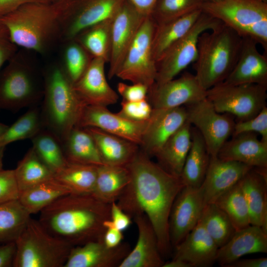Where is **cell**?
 <instances>
[{
  "label": "cell",
  "instance_id": "91938a15",
  "mask_svg": "<svg viewBox=\"0 0 267 267\" xmlns=\"http://www.w3.org/2000/svg\"><path fill=\"white\" fill-rule=\"evenodd\" d=\"M8 127V126L0 123V136L4 133Z\"/></svg>",
  "mask_w": 267,
  "mask_h": 267
},
{
  "label": "cell",
  "instance_id": "816d5d0a",
  "mask_svg": "<svg viewBox=\"0 0 267 267\" xmlns=\"http://www.w3.org/2000/svg\"><path fill=\"white\" fill-rule=\"evenodd\" d=\"M104 226L106 229L103 242L108 248H114L119 245L124 239L123 231L116 228L110 219L105 221Z\"/></svg>",
  "mask_w": 267,
  "mask_h": 267
},
{
  "label": "cell",
  "instance_id": "7a4b0ae2",
  "mask_svg": "<svg viewBox=\"0 0 267 267\" xmlns=\"http://www.w3.org/2000/svg\"><path fill=\"white\" fill-rule=\"evenodd\" d=\"M111 204L91 194L70 193L40 212L39 221L51 234L73 246L103 241L105 221L110 219Z\"/></svg>",
  "mask_w": 267,
  "mask_h": 267
},
{
  "label": "cell",
  "instance_id": "c3c4849f",
  "mask_svg": "<svg viewBox=\"0 0 267 267\" xmlns=\"http://www.w3.org/2000/svg\"><path fill=\"white\" fill-rule=\"evenodd\" d=\"M149 88L141 83H133L129 85L123 82L118 83L117 90L123 97V100L135 101L147 98Z\"/></svg>",
  "mask_w": 267,
  "mask_h": 267
},
{
  "label": "cell",
  "instance_id": "e575fe53",
  "mask_svg": "<svg viewBox=\"0 0 267 267\" xmlns=\"http://www.w3.org/2000/svg\"><path fill=\"white\" fill-rule=\"evenodd\" d=\"M97 170V166L67 162L53 175V178L70 190L71 193L91 194Z\"/></svg>",
  "mask_w": 267,
  "mask_h": 267
},
{
  "label": "cell",
  "instance_id": "836d02e7",
  "mask_svg": "<svg viewBox=\"0 0 267 267\" xmlns=\"http://www.w3.org/2000/svg\"><path fill=\"white\" fill-rule=\"evenodd\" d=\"M70 193V190L53 177L21 192L18 200L32 215L40 213L58 198Z\"/></svg>",
  "mask_w": 267,
  "mask_h": 267
},
{
  "label": "cell",
  "instance_id": "b9f144b4",
  "mask_svg": "<svg viewBox=\"0 0 267 267\" xmlns=\"http://www.w3.org/2000/svg\"><path fill=\"white\" fill-rule=\"evenodd\" d=\"M44 128L40 106L31 107L12 125L8 126L0 136V146L5 147L16 141L32 138Z\"/></svg>",
  "mask_w": 267,
  "mask_h": 267
},
{
  "label": "cell",
  "instance_id": "ba28073f",
  "mask_svg": "<svg viewBox=\"0 0 267 267\" xmlns=\"http://www.w3.org/2000/svg\"><path fill=\"white\" fill-rule=\"evenodd\" d=\"M15 242L14 267H63L73 247L32 218Z\"/></svg>",
  "mask_w": 267,
  "mask_h": 267
},
{
  "label": "cell",
  "instance_id": "ffe728a7",
  "mask_svg": "<svg viewBox=\"0 0 267 267\" xmlns=\"http://www.w3.org/2000/svg\"><path fill=\"white\" fill-rule=\"evenodd\" d=\"M253 168L238 162L210 156L207 171L200 186L205 205L214 203L220 196L235 185Z\"/></svg>",
  "mask_w": 267,
  "mask_h": 267
},
{
  "label": "cell",
  "instance_id": "2e32d148",
  "mask_svg": "<svg viewBox=\"0 0 267 267\" xmlns=\"http://www.w3.org/2000/svg\"><path fill=\"white\" fill-rule=\"evenodd\" d=\"M149 102L154 109H171L187 105L206 98L207 90L201 86L195 75L184 73L161 84L149 88Z\"/></svg>",
  "mask_w": 267,
  "mask_h": 267
},
{
  "label": "cell",
  "instance_id": "9f6ffc18",
  "mask_svg": "<svg viewBox=\"0 0 267 267\" xmlns=\"http://www.w3.org/2000/svg\"><path fill=\"white\" fill-rule=\"evenodd\" d=\"M145 17L150 16L158 0H127Z\"/></svg>",
  "mask_w": 267,
  "mask_h": 267
},
{
  "label": "cell",
  "instance_id": "1f68e13d",
  "mask_svg": "<svg viewBox=\"0 0 267 267\" xmlns=\"http://www.w3.org/2000/svg\"><path fill=\"white\" fill-rule=\"evenodd\" d=\"M202 12L201 9H197L182 17L156 26L152 51L156 64L167 50L190 30Z\"/></svg>",
  "mask_w": 267,
  "mask_h": 267
},
{
  "label": "cell",
  "instance_id": "8fae6325",
  "mask_svg": "<svg viewBox=\"0 0 267 267\" xmlns=\"http://www.w3.org/2000/svg\"><path fill=\"white\" fill-rule=\"evenodd\" d=\"M218 19L202 11L190 30L174 44L157 62L155 84L159 85L175 78L197 57L198 38L204 32L221 24Z\"/></svg>",
  "mask_w": 267,
  "mask_h": 267
},
{
  "label": "cell",
  "instance_id": "30bf717a",
  "mask_svg": "<svg viewBox=\"0 0 267 267\" xmlns=\"http://www.w3.org/2000/svg\"><path fill=\"white\" fill-rule=\"evenodd\" d=\"M156 24L145 17L127 51L116 76L132 83H141L149 88L155 83L156 62L152 51Z\"/></svg>",
  "mask_w": 267,
  "mask_h": 267
},
{
  "label": "cell",
  "instance_id": "8992f818",
  "mask_svg": "<svg viewBox=\"0 0 267 267\" xmlns=\"http://www.w3.org/2000/svg\"><path fill=\"white\" fill-rule=\"evenodd\" d=\"M43 95V72L25 53L17 51L0 72V109L16 112L39 105Z\"/></svg>",
  "mask_w": 267,
  "mask_h": 267
},
{
  "label": "cell",
  "instance_id": "f5cc1de1",
  "mask_svg": "<svg viewBox=\"0 0 267 267\" xmlns=\"http://www.w3.org/2000/svg\"><path fill=\"white\" fill-rule=\"evenodd\" d=\"M16 253L15 242H10L0 246V267H13Z\"/></svg>",
  "mask_w": 267,
  "mask_h": 267
},
{
  "label": "cell",
  "instance_id": "bcb514c9",
  "mask_svg": "<svg viewBox=\"0 0 267 267\" xmlns=\"http://www.w3.org/2000/svg\"><path fill=\"white\" fill-rule=\"evenodd\" d=\"M152 110L147 98L135 101L123 100L121 102V108L117 114L131 121L144 122L149 119Z\"/></svg>",
  "mask_w": 267,
  "mask_h": 267
},
{
  "label": "cell",
  "instance_id": "44dd1931",
  "mask_svg": "<svg viewBox=\"0 0 267 267\" xmlns=\"http://www.w3.org/2000/svg\"><path fill=\"white\" fill-rule=\"evenodd\" d=\"M131 250L126 242L108 248L103 241L88 242L72 248L63 267H119Z\"/></svg>",
  "mask_w": 267,
  "mask_h": 267
},
{
  "label": "cell",
  "instance_id": "5b68a950",
  "mask_svg": "<svg viewBox=\"0 0 267 267\" xmlns=\"http://www.w3.org/2000/svg\"><path fill=\"white\" fill-rule=\"evenodd\" d=\"M242 40L223 23L200 35L193 68L194 75L206 90L224 82L228 76L237 61Z\"/></svg>",
  "mask_w": 267,
  "mask_h": 267
},
{
  "label": "cell",
  "instance_id": "60d3db41",
  "mask_svg": "<svg viewBox=\"0 0 267 267\" xmlns=\"http://www.w3.org/2000/svg\"><path fill=\"white\" fill-rule=\"evenodd\" d=\"M200 221L219 248L236 232L228 216L214 203L205 205Z\"/></svg>",
  "mask_w": 267,
  "mask_h": 267
},
{
  "label": "cell",
  "instance_id": "7dc6e473",
  "mask_svg": "<svg viewBox=\"0 0 267 267\" xmlns=\"http://www.w3.org/2000/svg\"><path fill=\"white\" fill-rule=\"evenodd\" d=\"M19 196L14 170L0 171V204L18 199Z\"/></svg>",
  "mask_w": 267,
  "mask_h": 267
},
{
  "label": "cell",
  "instance_id": "9c48e42d",
  "mask_svg": "<svg viewBox=\"0 0 267 267\" xmlns=\"http://www.w3.org/2000/svg\"><path fill=\"white\" fill-rule=\"evenodd\" d=\"M206 98L218 112L244 121L254 117L267 106V86L222 82L208 89Z\"/></svg>",
  "mask_w": 267,
  "mask_h": 267
},
{
  "label": "cell",
  "instance_id": "f546056e",
  "mask_svg": "<svg viewBox=\"0 0 267 267\" xmlns=\"http://www.w3.org/2000/svg\"><path fill=\"white\" fill-rule=\"evenodd\" d=\"M130 181L126 166L102 164L97 166L91 195L106 203L116 202Z\"/></svg>",
  "mask_w": 267,
  "mask_h": 267
},
{
  "label": "cell",
  "instance_id": "4fadbf2b",
  "mask_svg": "<svg viewBox=\"0 0 267 267\" xmlns=\"http://www.w3.org/2000/svg\"><path fill=\"white\" fill-rule=\"evenodd\" d=\"M124 0H73L65 13L61 40L74 39L86 29L112 18Z\"/></svg>",
  "mask_w": 267,
  "mask_h": 267
},
{
  "label": "cell",
  "instance_id": "f35d334b",
  "mask_svg": "<svg viewBox=\"0 0 267 267\" xmlns=\"http://www.w3.org/2000/svg\"><path fill=\"white\" fill-rule=\"evenodd\" d=\"M214 203L226 213L236 231L251 225L249 209L240 180L220 196Z\"/></svg>",
  "mask_w": 267,
  "mask_h": 267
},
{
  "label": "cell",
  "instance_id": "74e56055",
  "mask_svg": "<svg viewBox=\"0 0 267 267\" xmlns=\"http://www.w3.org/2000/svg\"><path fill=\"white\" fill-rule=\"evenodd\" d=\"M113 17L86 29L74 39L92 57L103 58L106 62L110 57Z\"/></svg>",
  "mask_w": 267,
  "mask_h": 267
},
{
  "label": "cell",
  "instance_id": "11a10c76",
  "mask_svg": "<svg viewBox=\"0 0 267 267\" xmlns=\"http://www.w3.org/2000/svg\"><path fill=\"white\" fill-rule=\"evenodd\" d=\"M224 267H267V258L238 259Z\"/></svg>",
  "mask_w": 267,
  "mask_h": 267
},
{
  "label": "cell",
  "instance_id": "603a6c76",
  "mask_svg": "<svg viewBox=\"0 0 267 267\" xmlns=\"http://www.w3.org/2000/svg\"><path fill=\"white\" fill-rule=\"evenodd\" d=\"M133 219L138 230L137 240L119 267H162L165 262L156 233L147 217L142 214Z\"/></svg>",
  "mask_w": 267,
  "mask_h": 267
},
{
  "label": "cell",
  "instance_id": "d6986e66",
  "mask_svg": "<svg viewBox=\"0 0 267 267\" xmlns=\"http://www.w3.org/2000/svg\"><path fill=\"white\" fill-rule=\"evenodd\" d=\"M106 63L103 58L92 57L84 73L74 84L76 92L86 105L107 107L118 100V93L106 80Z\"/></svg>",
  "mask_w": 267,
  "mask_h": 267
},
{
  "label": "cell",
  "instance_id": "5bb4252c",
  "mask_svg": "<svg viewBox=\"0 0 267 267\" xmlns=\"http://www.w3.org/2000/svg\"><path fill=\"white\" fill-rule=\"evenodd\" d=\"M205 206L202 189L184 186L176 197L169 219L172 247L179 244L196 226Z\"/></svg>",
  "mask_w": 267,
  "mask_h": 267
},
{
  "label": "cell",
  "instance_id": "4dcf8cb0",
  "mask_svg": "<svg viewBox=\"0 0 267 267\" xmlns=\"http://www.w3.org/2000/svg\"><path fill=\"white\" fill-rule=\"evenodd\" d=\"M210 155L204 140L197 129L191 128V144L180 178L184 186L200 187L204 179Z\"/></svg>",
  "mask_w": 267,
  "mask_h": 267
},
{
  "label": "cell",
  "instance_id": "7c38bea8",
  "mask_svg": "<svg viewBox=\"0 0 267 267\" xmlns=\"http://www.w3.org/2000/svg\"><path fill=\"white\" fill-rule=\"evenodd\" d=\"M186 106L187 121L201 134L210 156H217L235 123L229 114L218 112L207 98Z\"/></svg>",
  "mask_w": 267,
  "mask_h": 267
},
{
  "label": "cell",
  "instance_id": "cb8c5ba5",
  "mask_svg": "<svg viewBox=\"0 0 267 267\" xmlns=\"http://www.w3.org/2000/svg\"><path fill=\"white\" fill-rule=\"evenodd\" d=\"M217 157L253 168H267V142L259 139L256 133H242L226 141Z\"/></svg>",
  "mask_w": 267,
  "mask_h": 267
},
{
  "label": "cell",
  "instance_id": "7402d4cb",
  "mask_svg": "<svg viewBox=\"0 0 267 267\" xmlns=\"http://www.w3.org/2000/svg\"><path fill=\"white\" fill-rule=\"evenodd\" d=\"M254 40L243 38L240 53L233 70L223 82L229 85L267 86V54H261Z\"/></svg>",
  "mask_w": 267,
  "mask_h": 267
},
{
  "label": "cell",
  "instance_id": "3957f363",
  "mask_svg": "<svg viewBox=\"0 0 267 267\" xmlns=\"http://www.w3.org/2000/svg\"><path fill=\"white\" fill-rule=\"evenodd\" d=\"M73 0L27 3L0 17V23L18 47L45 54L61 40L65 13Z\"/></svg>",
  "mask_w": 267,
  "mask_h": 267
},
{
  "label": "cell",
  "instance_id": "484cf974",
  "mask_svg": "<svg viewBox=\"0 0 267 267\" xmlns=\"http://www.w3.org/2000/svg\"><path fill=\"white\" fill-rule=\"evenodd\" d=\"M258 253H267V232L260 226L250 225L236 231L219 248L216 262L224 267L244 255Z\"/></svg>",
  "mask_w": 267,
  "mask_h": 267
},
{
  "label": "cell",
  "instance_id": "e0dca14e",
  "mask_svg": "<svg viewBox=\"0 0 267 267\" xmlns=\"http://www.w3.org/2000/svg\"><path fill=\"white\" fill-rule=\"evenodd\" d=\"M147 121H131L107 107L86 105L76 127L96 128L140 145Z\"/></svg>",
  "mask_w": 267,
  "mask_h": 267
},
{
  "label": "cell",
  "instance_id": "6125c7cd",
  "mask_svg": "<svg viewBox=\"0 0 267 267\" xmlns=\"http://www.w3.org/2000/svg\"><path fill=\"white\" fill-rule=\"evenodd\" d=\"M203 2H205V1H214L215 0H202Z\"/></svg>",
  "mask_w": 267,
  "mask_h": 267
},
{
  "label": "cell",
  "instance_id": "277c9868",
  "mask_svg": "<svg viewBox=\"0 0 267 267\" xmlns=\"http://www.w3.org/2000/svg\"><path fill=\"white\" fill-rule=\"evenodd\" d=\"M43 76L44 95L40 106L43 124L62 144L77 126L86 105L60 63L50 65Z\"/></svg>",
  "mask_w": 267,
  "mask_h": 267
},
{
  "label": "cell",
  "instance_id": "6da1fadb",
  "mask_svg": "<svg viewBox=\"0 0 267 267\" xmlns=\"http://www.w3.org/2000/svg\"><path fill=\"white\" fill-rule=\"evenodd\" d=\"M130 181L118 200V206L132 218L145 215L156 233L163 257L170 253L169 219L172 205L184 186L180 177L165 170L143 152L136 153L126 165Z\"/></svg>",
  "mask_w": 267,
  "mask_h": 267
},
{
  "label": "cell",
  "instance_id": "f1b7e54d",
  "mask_svg": "<svg viewBox=\"0 0 267 267\" xmlns=\"http://www.w3.org/2000/svg\"><path fill=\"white\" fill-rule=\"evenodd\" d=\"M191 144V125L186 121L155 156L158 164L168 173L180 177Z\"/></svg>",
  "mask_w": 267,
  "mask_h": 267
},
{
  "label": "cell",
  "instance_id": "6f0895ef",
  "mask_svg": "<svg viewBox=\"0 0 267 267\" xmlns=\"http://www.w3.org/2000/svg\"><path fill=\"white\" fill-rule=\"evenodd\" d=\"M162 267H193V266L186 261L173 259L170 262H165Z\"/></svg>",
  "mask_w": 267,
  "mask_h": 267
},
{
  "label": "cell",
  "instance_id": "d4e9b609",
  "mask_svg": "<svg viewBox=\"0 0 267 267\" xmlns=\"http://www.w3.org/2000/svg\"><path fill=\"white\" fill-rule=\"evenodd\" d=\"M174 249L173 259L186 261L193 267H207L216 262L219 247L199 220L196 226Z\"/></svg>",
  "mask_w": 267,
  "mask_h": 267
},
{
  "label": "cell",
  "instance_id": "db71d44e",
  "mask_svg": "<svg viewBox=\"0 0 267 267\" xmlns=\"http://www.w3.org/2000/svg\"><path fill=\"white\" fill-rule=\"evenodd\" d=\"M48 2L47 0H0V18L29 2Z\"/></svg>",
  "mask_w": 267,
  "mask_h": 267
},
{
  "label": "cell",
  "instance_id": "94428289",
  "mask_svg": "<svg viewBox=\"0 0 267 267\" xmlns=\"http://www.w3.org/2000/svg\"><path fill=\"white\" fill-rule=\"evenodd\" d=\"M48 2H56L64 0H47Z\"/></svg>",
  "mask_w": 267,
  "mask_h": 267
},
{
  "label": "cell",
  "instance_id": "7bdbcfd3",
  "mask_svg": "<svg viewBox=\"0 0 267 267\" xmlns=\"http://www.w3.org/2000/svg\"><path fill=\"white\" fill-rule=\"evenodd\" d=\"M65 42L60 64L74 84L86 70L92 58L76 39Z\"/></svg>",
  "mask_w": 267,
  "mask_h": 267
},
{
  "label": "cell",
  "instance_id": "ab89813d",
  "mask_svg": "<svg viewBox=\"0 0 267 267\" xmlns=\"http://www.w3.org/2000/svg\"><path fill=\"white\" fill-rule=\"evenodd\" d=\"M31 139L32 148L53 175L67 164L61 142L50 132L44 128Z\"/></svg>",
  "mask_w": 267,
  "mask_h": 267
},
{
  "label": "cell",
  "instance_id": "ee69618b",
  "mask_svg": "<svg viewBox=\"0 0 267 267\" xmlns=\"http://www.w3.org/2000/svg\"><path fill=\"white\" fill-rule=\"evenodd\" d=\"M202 3V0H158L150 16L156 26L160 25L201 9Z\"/></svg>",
  "mask_w": 267,
  "mask_h": 267
},
{
  "label": "cell",
  "instance_id": "83f0119b",
  "mask_svg": "<svg viewBox=\"0 0 267 267\" xmlns=\"http://www.w3.org/2000/svg\"><path fill=\"white\" fill-rule=\"evenodd\" d=\"M85 128L91 134L103 164L126 166L138 152L137 144L94 127Z\"/></svg>",
  "mask_w": 267,
  "mask_h": 267
},
{
  "label": "cell",
  "instance_id": "f907efd6",
  "mask_svg": "<svg viewBox=\"0 0 267 267\" xmlns=\"http://www.w3.org/2000/svg\"><path fill=\"white\" fill-rule=\"evenodd\" d=\"M110 220L114 226L123 231L132 223V218L118 206L116 202L111 203Z\"/></svg>",
  "mask_w": 267,
  "mask_h": 267
},
{
  "label": "cell",
  "instance_id": "4316f807",
  "mask_svg": "<svg viewBox=\"0 0 267 267\" xmlns=\"http://www.w3.org/2000/svg\"><path fill=\"white\" fill-rule=\"evenodd\" d=\"M267 168H253L240 180L251 225L267 232Z\"/></svg>",
  "mask_w": 267,
  "mask_h": 267
},
{
  "label": "cell",
  "instance_id": "681fc988",
  "mask_svg": "<svg viewBox=\"0 0 267 267\" xmlns=\"http://www.w3.org/2000/svg\"><path fill=\"white\" fill-rule=\"evenodd\" d=\"M18 46L12 41L7 28L0 23V72L5 62H7L17 52Z\"/></svg>",
  "mask_w": 267,
  "mask_h": 267
},
{
  "label": "cell",
  "instance_id": "9a60e30c",
  "mask_svg": "<svg viewBox=\"0 0 267 267\" xmlns=\"http://www.w3.org/2000/svg\"><path fill=\"white\" fill-rule=\"evenodd\" d=\"M145 17L128 0H124L113 16L108 77L116 74Z\"/></svg>",
  "mask_w": 267,
  "mask_h": 267
},
{
  "label": "cell",
  "instance_id": "52a82bcc",
  "mask_svg": "<svg viewBox=\"0 0 267 267\" xmlns=\"http://www.w3.org/2000/svg\"><path fill=\"white\" fill-rule=\"evenodd\" d=\"M201 9L236 32L262 45L267 54V3L258 0H215Z\"/></svg>",
  "mask_w": 267,
  "mask_h": 267
},
{
  "label": "cell",
  "instance_id": "d590c367",
  "mask_svg": "<svg viewBox=\"0 0 267 267\" xmlns=\"http://www.w3.org/2000/svg\"><path fill=\"white\" fill-rule=\"evenodd\" d=\"M31 215L18 199L0 204V243L15 242Z\"/></svg>",
  "mask_w": 267,
  "mask_h": 267
},
{
  "label": "cell",
  "instance_id": "8d00e7d4",
  "mask_svg": "<svg viewBox=\"0 0 267 267\" xmlns=\"http://www.w3.org/2000/svg\"><path fill=\"white\" fill-rule=\"evenodd\" d=\"M16 183L21 192L53 177V173L30 148L14 169Z\"/></svg>",
  "mask_w": 267,
  "mask_h": 267
},
{
  "label": "cell",
  "instance_id": "f6af8a7d",
  "mask_svg": "<svg viewBox=\"0 0 267 267\" xmlns=\"http://www.w3.org/2000/svg\"><path fill=\"white\" fill-rule=\"evenodd\" d=\"M245 133H254L261 136V140L267 142V107L253 118L235 123L232 136Z\"/></svg>",
  "mask_w": 267,
  "mask_h": 267
},
{
  "label": "cell",
  "instance_id": "ac0fdd59",
  "mask_svg": "<svg viewBox=\"0 0 267 267\" xmlns=\"http://www.w3.org/2000/svg\"><path fill=\"white\" fill-rule=\"evenodd\" d=\"M187 121L182 106L171 109H154L147 121L141 145L149 156H155L168 139Z\"/></svg>",
  "mask_w": 267,
  "mask_h": 267
},
{
  "label": "cell",
  "instance_id": "d6a6232c",
  "mask_svg": "<svg viewBox=\"0 0 267 267\" xmlns=\"http://www.w3.org/2000/svg\"><path fill=\"white\" fill-rule=\"evenodd\" d=\"M62 145L68 162L97 166L103 164L93 138L84 128H74Z\"/></svg>",
  "mask_w": 267,
  "mask_h": 267
},
{
  "label": "cell",
  "instance_id": "680465c9",
  "mask_svg": "<svg viewBox=\"0 0 267 267\" xmlns=\"http://www.w3.org/2000/svg\"><path fill=\"white\" fill-rule=\"evenodd\" d=\"M5 146H0V171L2 170V161Z\"/></svg>",
  "mask_w": 267,
  "mask_h": 267
},
{
  "label": "cell",
  "instance_id": "be15d7a7",
  "mask_svg": "<svg viewBox=\"0 0 267 267\" xmlns=\"http://www.w3.org/2000/svg\"><path fill=\"white\" fill-rule=\"evenodd\" d=\"M258 0L262 1H263L264 2L267 3V0Z\"/></svg>",
  "mask_w": 267,
  "mask_h": 267
}]
</instances>
